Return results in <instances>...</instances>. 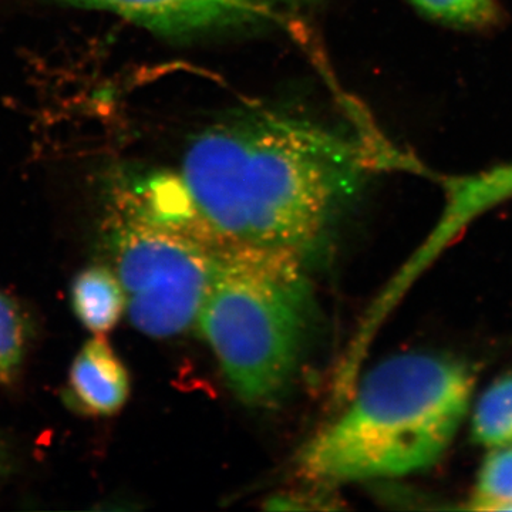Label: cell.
Listing matches in <instances>:
<instances>
[{
    "instance_id": "obj_1",
    "label": "cell",
    "mask_w": 512,
    "mask_h": 512,
    "mask_svg": "<svg viewBox=\"0 0 512 512\" xmlns=\"http://www.w3.org/2000/svg\"><path fill=\"white\" fill-rule=\"evenodd\" d=\"M370 148L309 121L262 114L195 137L175 180L218 248L282 249L305 258L372 165L427 173L394 148Z\"/></svg>"
},
{
    "instance_id": "obj_2",
    "label": "cell",
    "mask_w": 512,
    "mask_h": 512,
    "mask_svg": "<svg viewBox=\"0 0 512 512\" xmlns=\"http://www.w3.org/2000/svg\"><path fill=\"white\" fill-rule=\"evenodd\" d=\"M476 376L454 357L383 360L338 420L309 441L299 470L319 483L403 477L436 464L456 439Z\"/></svg>"
},
{
    "instance_id": "obj_3",
    "label": "cell",
    "mask_w": 512,
    "mask_h": 512,
    "mask_svg": "<svg viewBox=\"0 0 512 512\" xmlns=\"http://www.w3.org/2000/svg\"><path fill=\"white\" fill-rule=\"evenodd\" d=\"M302 262L282 249L218 248L197 322L245 403H274L295 376L311 316Z\"/></svg>"
},
{
    "instance_id": "obj_4",
    "label": "cell",
    "mask_w": 512,
    "mask_h": 512,
    "mask_svg": "<svg viewBox=\"0 0 512 512\" xmlns=\"http://www.w3.org/2000/svg\"><path fill=\"white\" fill-rule=\"evenodd\" d=\"M218 248L148 217L126 198L113 234L114 272L134 328L151 338L180 335L200 315Z\"/></svg>"
},
{
    "instance_id": "obj_5",
    "label": "cell",
    "mask_w": 512,
    "mask_h": 512,
    "mask_svg": "<svg viewBox=\"0 0 512 512\" xmlns=\"http://www.w3.org/2000/svg\"><path fill=\"white\" fill-rule=\"evenodd\" d=\"M167 36L292 23L311 0H70Z\"/></svg>"
},
{
    "instance_id": "obj_6",
    "label": "cell",
    "mask_w": 512,
    "mask_h": 512,
    "mask_svg": "<svg viewBox=\"0 0 512 512\" xmlns=\"http://www.w3.org/2000/svg\"><path fill=\"white\" fill-rule=\"evenodd\" d=\"M444 208L440 220L419 251L406 265L407 274L417 278L446 251L471 222L512 198V163L500 164L476 174L440 177Z\"/></svg>"
},
{
    "instance_id": "obj_7",
    "label": "cell",
    "mask_w": 512,
    "mask_h": 512,
    "mask_svg": "<svg viewBox=\"0 0 512 512\" xmlns=\"http://www.w3.org/2000/svg\"><path fill=\"white\" fill-rule=\"evenodd\" d=\"M70 387L92 413L119 412L130 393V377L103 335L94 336L80 350L70 369Z\"/></svg>"
},
{
    "instance_id": "obj_8",
    "label": "cell",
    "mask_w": 512,
    "mask_h": 512,
    "mask_svg": "<svg viewBox=\"0 0 512 512\" xmlns=\"http://www.w3.org/2000/svg\"><path fill=\"white\" fill-rule=\"evenodd\" d=\"M74 312L92 332L113 329L126 312V293L119 276L107 266L94 265L84 269L72 286Z\"/></svg>"
},
{
    "instance_id": "obj_9",
    "label": "cell",
    "mask_w": 512,
    "mask_h": 512,
    "mask_svg": "<svg viewBox=\"0 0 512 512\" xmlns=\"http://www.w3.org/2000/svg\"><path fill=\"white\" fill-rule=\"evenodd\" d=\"M431 22L458 32L488 33L500 29L505 12L498 0H406Z\"/></svg>"
},
{
    "instance_id": "obj_10",
    "label": "cell",
    "mask_w": 512,
    "mask_h": 512,
    "mask_svg": "<svg viewBox=\"0 0 512 512\" xmlns=\"http://www.w3.org/2000/svg\"><path fill=\"white\" fill-rule=\"evenodd\" d=\"M471 439L487 448L512 444V372L494 380L471 416Z\"/></svg>"
},
{
    "instance_id": "obj_11",
    "label": "cell",
    "mask_w": 512,
    "mask_h": 512,
    "mask_svg": "<svg viewBox=\"0 0 512 512\" xmlns=\"http://www.w3.org/2000/svg\"><path fill=\"white\" fill-rule=\"evenodd\" d=\"M468 508L477 511L512 510V444L490 448L478 471Z\"/></svg>"
},
{
    "instance_id": "obj_12",
    "label": "cell",
    "mask_w": 512,
    "mask_h": 512,
    "mask_svg": "<svg viewBox=\"0 0 512 512\" xmlns=\"http://www.w3.org/2000/svg\"><path fill=\"white\" fill-rule=\"evenodd\" d=\"M26 325L19 306L0 292V380L8 382L22 363Z\"/></svg>"
},
{
    "instance_id": "obj_13",
    "label": "cell",
    "mask_w": 512,
    "mask_h": 512,
    "mask_svg": "<svg viewBox=\"0 0 512 512\" xmlns=\"http://www.w3.org/2000/svg\"><path fill=\"white\" fill-rule=\"evenodd\" d=\"M3 467V453L2 448H0V470H2Z\"/></svg>"
}]
</instances>
